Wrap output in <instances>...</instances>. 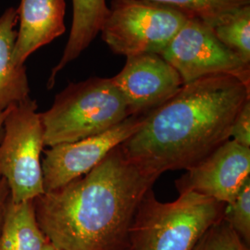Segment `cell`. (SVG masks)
<instances>
[{
	"label": "cell",
	"instance_id": "cell-1",
	"mask_svg": "<svg viewBox=\"0 0 250 250\" xmlns=\"http://www.w3.org/2000/svg\"><path fill=\"white\" fill-rule=\"evenodd\" d=\"M249 100L250 83L229 74L185 83L144 114L139 130L120 147L147 175L188 170L231 139L233 121Z\"/></svg>",
	"mask_w": 250,
	"mask_h": 250
},
{
	"label": "cell",
	"instance_id": "cell-2",
	"mask_svg": "<svg viewBox=\"0 0 250 250\" xmlns=\"http://www.w3.org/2000/svg\"><path fill=\"white\" fill-rule=\"evenodd\" d=\"M158 179L119 146L88 173L36 198L37 224L59 250H125L138 206Z\"/></svg>",
	"mask_w": 250,
	"mask_h": 250
},
{
	"label": "cell",
	"instance_id": "cell-3",
	"mask_svg": "<svg viewBox=\"0 0 250 250\" xmlns=\"http://www.w3.org/2000/svg\"><path fill=\"white\" fill-rule=\"evenodd\" d=\"M226 204L194 192L161 202L153 190L144 196L129 233L134 250H195L203 235L224 218Z\"/></svg>",
	"mask_w": 250,
	"mask_h": 250
},
{
	"label": "cell",
	"instance_id": "cell-4",
	"mask_svg": "<svg viewBox=\"0 0 250 250\" xmlns=\"http://www.w3.org/2000/svg\"><path fill=\"white\" fill-rule=\"evenodd\" d=\"M131 116L111 78L70 83L41 112L45 146L72 143L101 134Z\"/></svg>",
	"mask_w": 250,
	"mask_h": 250
},
{
	"label": "cell",
	"instance_id": "cell-5",
	"mask_svg": "<svg viewBox=\"0 0 250 250\" xmlns=\"http://www.w3.org/2000/svg\"><path fill=\"white\" fill-rule=\"evenodd\" d=\"M44 128L35 99L9 107L0 140V177L13 203L34 201L45 194L41 155Z\"/></svg>",
	"mask_w": 250,
	"mask_h": 250
},
{
	"label": "cell",
	"instance_id": "cell-6",
	"mask_svg": "<svg viewBox=\"0 0 250 250\" xmlns=\"http://www.w3.org/2000/svg\"><path fill=\"white\" fill-rule=\"evenodd\" d=\"M188 19L146 0H111L99 33L113 53L126 58L161 54Z\"/></svg>",
	"mask_w": 250,
	"mask_h": 250
},
{
	"label": "cell",
	"instance_id": "cell-7",
	"mask_svg": "<svg viewBox=\"0 0 250 250\" xmlns=\"http://www.w3.org/2000/svg\"><path fill=\"white\" fill-rule=\"evenodd\" d=\"M160 55L177 71L184 84L217 74L250 83V64L243 62L197 19H188Z\"/></svg>",
	"mask_w": 250,
	"mask_h": 250
},
{
	"label": "cell",
	"instance_id": "cell-8",
	"mask_svg": "<svg viewBox=\"0 0 250 250\" xmlns=\"http://www.w3.org/2000/svg\"><path fill=\"white\" fill-rule=\"evenodd\" d=\"M143 120L144 114L128 117L101 134L44 149L42 170L45 193L62 188L88 173L109 152L136 133Z\"/></svg>",
	"mask_w": 250,
	"mask_h": 250
},
{
	"label": "cell",
	"instance_id": "cell-9",
	"mask_svg": "<svg viewBox=\"0 0 250 250\" xmlns=\"http://www.w3.org/2000/svg\"><path fill=\"white\" fill-rule=\"evenodd\" d=\"M250 180V147L229 139L175 181L179 194L194 192L230 204Z\"/></svg>",
	"mask_w": 250,
	"mask_h": 250
},
{
	"label": "cell",
	"instance_id": "cell-10",
	"mask_svg": "<svg viewBox=\"0 0 250 250\" xmlns=\"http://www.w3.org/2000/svg\"><path fill=\"white\" fill-rule=\"evenodd\" d=\"M112 83L124 97L131 116L143 115L173 97L184 85L177 71L160 54L127 57Z\"/></svg>",
	"mask_w": 250,
	"mask_h": 250
},
{
	"label": "cell",
	"instance_id": "cell-11",
	"mask_svg": "<svg viewBox=\"0 0 250 250\" xmlns=\"http://www.w3.org/2000/svg\"><path fill=\"white\" fill-rule=\"evenodd\" d=\"M13 62L22 67L27 59L66 32L65 0H21Z\"/></svg>",
	"mask_w": 250,
	"mask_h": 250
},
{
	"label": "cell",
	"instance_id": "cell-12",
	"mask_svg": "<svg viewBox=\"0 0 250 250\" xmlns=\"http://www.w3.org/2000/svg\"><path fill=\"white\" fill-rule=\"evenodd\" d=\"M18 24L17 9L10 7L0 16V112L30 99V84L25 66L13 62Z\"/></svg>",
	"mask_w": 250,
	"mask_h": 250
},
{
	"label": "cell",
	"instance_id": "cell-13",
	"mask_svg": "<svg viewBox=\"0 0 250 250\" xmlns=\"http://www.w3.org/2000/svg\"><path fill=\"white\" fill-rule=\"evenodd\" d=\"M72 21L69 37L60 62L54 67L47 80L51 89L59 72L80 57L98 36L107 15L106 0H72Z\"/></svg>",
	"mask_w": 250,
	"mask_h": 250
},
{
	"label": "cell",
	"instance_id": "cell-14",
	"mask_svg": "<svg viewBox=\"0 0 250 250\" xmlns=\"http://www.w3.org/2000/svg\"><path fill=\"white\" fill-rule=\"evenodd\" d=\"M46 242L37 224L34 201L10 200L0 232V250H43Z\"/></svg>",
	"mask_w": 250,
	"mask_h": 250
},
{
	"label": "cell",
	"instance_id": "cell-15",
	"mask_svg": "<svg viewBox=\"0 0 250 250\" xmlns=\"http://www.w3.org/2000/svg\"><path fill=\"white\" fill-rule=\"evenodd\" d=\"M175 9L188 18L197 19L209 27L250 6V0H146Z\"/></svg>",
	"mask_w": 250,
	"mask_h": 250
},
{
	"label": "cell",
	"instance_id": "cell-16",
	"mask_svg": "<svg viewBox=\"0 0 250 250\" xmlns=\"http://www.w3.org/2000/svg\"><path fill=\"white\" fill-rule=\"evenodd\" d=\"M216 37L243 62L250 64V5L210 27Z\"/></svg>",
	"mask_w": 250,
	"mask_h": 250
},
{
	"label": "cell",
	"instance_id": "cell-17",
	"mask_svg": "<svg viewBox=\"0 0 250 250\" xmlns=\"http://www.w3.org/2000/svg\"><path fill=\"white\" fill-rule=\"evenodd\" d=\"M224 219L250 247V180L245 184L235 199L226 205Z\"/></svg>",
	"mask_w": 250,
	"mask_h": 250
},
{
	"label": "cell",
	"instance_id": "cell-18",
	"mask_svg": "<svg viewBox=\"0 0 250 250\" xmlns=\"http://www.w3.org/2000/svg\"><path fill=\"white\" fill-rule=\"evenodd\" d=\"M195 250H250L224 219L208 230Z\"/></svg>",
	"mask_w": 250,
	"mask_h": 250
},
{
	"label": "cell",
	"instance_id": "cell-19",
	"mask_svg": "<svg viewBox=\"0 0 250 250\" xmlns=\"http://www.w3.org/2000/svg\"><path fill=\"white\" fill-rule=\"evenodd\" d=\"M231 138L243 146L250 147V100L246 102L235 117L231 130Z\"/></svg>",
	"mask_w": 250,
	"mask_h": 250
},
{
	"label": "cell",
	"instance_id": "cell-20",
	"mask_svg": "<svg viewBox=\"0 0 250 250\" xmlns=\"http://www.w3.org/2000/svg\"><path fill=\"white\" fill-rule=\"evenodd\" d=\"M10 203V192L6 181L0 177V232L4 222V218Z\"/></svg>",
	"mask_w": 250,
	"mask_h": 250
},
{
	"label": "cell",
	"instance_id": "cell-21",
	"mask_svg": "<svg viewBox=\"0 0 250 250\" xmlns=\"http://www.w3.org/2000/svg\"><path fill=\"white\" fill-rule=\"evenodd\" d=\"M7 111H3V112H0V140H1V137H2V134H3V124H4V120H5V117L7 114Z\"/></svg>",
	"mask_w": 250,
	"mask_h": 250
},
{
	"label": "cell",
	"instance_id": "cell-22",
	"mask_svg": "<svg viewBox=\"0 0 250 250\" xmlns=\"http://www.w3.org/2000/svg\"><path fill=\"white\" fill-rule=\"evenodd\" d=\"M59 250L57 248H55L53 245L51 244V243H49V242H46V244L45 245V247H44V250Z\"/></svg>",
	"mask_w": 250,
	"mask_h": 250
},
{
	"label": "cell",
	"instance_id": "cell-23",
	"mask_svg": "<svg viewBox=\"0 0 250 250\" xmlns=\"http://www.w3.org/2000/svg\"><path fill=\"white\" fill-rule=\"evenodd\" d=\"M133 250V249H132V248H130V247H129V248H128V249H126V250Z\"/></svg>",
	"mask_w": 250,
	"mask_h": 250
}]
</instances>
